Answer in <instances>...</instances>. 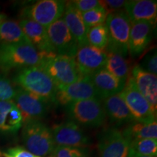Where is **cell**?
I'll use <instances>...</instances> for the list:
<instances>
[{
  "label": "cell",
  "instance_id": "31",
  "mask_svg": "<svg viewBox=\"0 0 157 157\" xmlns=\"http://www.w3.org/2000/svg\"><path fill=\"white\" fill-rule=\"evenodd\" d=\"M1 157H42L35 155L23 146H14L0 151Z\"/></svg>",
  "mask_w": 157,
  "mask_h": 157
},
{
  "label": "cell",
  "instance_id": "23",
  "mask_svg": "<svg viewBox=\"0 0 157 157\" xmlns=\"http://www.w3.org/2000/svg\"><path fill=\"white\" fill-rule=\"evenodd\" d=\"M121 131L129 143L137 139H157V122L156 121L149 123L132 121Z\"/></svg>",
  "mask_w": 157,
  "mask_h": 157
},
{
  "label": "cell",
  "instance_id": "24",
  "mask_svg": "<svg viewBox=\"0 0 157 157\" xmlns=\"http://www.w3.org/2000/svg\"><path fill=\"white\" fill-rule=\"evenodd\" d=\"M18 42H29L23 34L18 21L5 20L0 23V44Z\"/></svg>",
  "mask_w": 157,
  "mask_h": 157
},
{
  "label": "cell",
  "instance_id": "16",
  "mask_svg": "<svg viewBox=\"0 0 157 157\" xmlns=\"http://www.w3.org/2000/svg\"><path fill=\"white\" fill-rule=\"evenodd\" d=\"M18 23L25 37L39 54L56 53L44 27L29 19L21 18Z\"/></svg>",
  "mask_w": 157,
  "mask_h": 157
},
{
  "label": "cell",
  "instance_id": "3",
  "mask_svg": "<svg viewBox=\"0 0 157 157\" xmlns=\"http://www.w3.org/2000/svg\"><path fill=\"white\" fill-rule=\"evenodd\" d=\"M40 56L39 66L52 78L57 87L68 85L83 77L73 57L56 53Z\"/></svg>",
  "mask_w": 157,
  "mask_h": 157
},
{
  "label": "cell",
  "instance_id": "4",
  "mask_svg": "<svg viewBox=\"0 0 157 157\" xmlns=\"http://www.w3.org/2000/svg\"><path fill=\"white\" fill-rule=\"evenodd\" d=\"M21 135L24 148L37 156H51L56 146L51 129L42 121L23 124Z\"/></svg>",
  "mask_w": 157,
  "mask_h": 157
},
{
  "label": "cell",
  "instance_id": "8",
  "mask_svg": "<svg viewBox=\"0 0 157 157\" xmlns=\"http://www.w3.org/2000/svg\"><path fill=\"white\" fill-rule=\"evenodd\" d=\"M66 3L60 0H41L21 10V17L34 21L47 29L62 18Z\"/></svg>",
  "mask_w": 157,
  "mask_h": 157
},
{
  "label": "cell",
  "instance_id": "26",
  "mask_svg": "<svg viewBox=\"0 0 157 157\" xmlns=\"http://www.w3.org/2000/svg\"><path fill=\"white\" fill-rule=\"evenodd\" d=\"M87 38L90 45L100 50H105L109 44V32L105 23L88 29Z\"/></svg>",
  "mask_w": 157,
  "mask_h": 157
},
{
  "label": "cell",
  "instance_id": "32",
  "mask_svg": "<svg viewBox=\"0 0 157 157\" xmlns=\"http://www.w3.org/2000/svg\"><path fill=\"white\" fill-rule=\"evenodd\" d=\"M140 67L149 73L156 75L157 74V54L156 50H153L145 57L143 64Z\"/></svg>",
  "mask_w": 157,
  "mask_h": 157
},
{
  "label": "cell",
  "instance_id": "5",
  "mask_svg": "<svg viewBox=\"0 0 157 157\" xmlns=\"http://www.w3.org/2000/svg\"><path fill=\"white\" fill-rule=\"evenodd\" d=\"M105 25L109 32V44L105 51L123 57L128 54V43L131 21L124 10L109 12Z\"/></svg>",
  "mask_w": 157,
  "mask_h": 157
},
{
  "label": "cell",
  "instance_id": "25",
  "mask_svg": "<svg viewBox=\"0 0 157 157\" xmlns=\"http://www.w3.org/2000/svg\"><path fill=\"white\" fill-rule=\"evenodd\" d=\"M104 69L125 82L130 75V68L126 59L121 55L114 52H107Z\"/></svg>",
  "mask_w": 157,
  "mask_h": 157
},
{
  "label": "cell",
  "instance_id": "18",
  "mask_svg": "<svg viewBox=\"0 0 157 157\" xmlns=\"http://www.w3.org/2000/svg\"><path fill=\"white\" fill-rule=\"evenodd\" d=\"M89 78L97 92L98 98L101 101L120 93L126 83L104 68L89 76Z\"/></svg>",
  "mask_w": 157,
  "mask_h": 157
},
{
  "label": "cell",
  "instance_id": "10",
  "mask_svg": "<svg viewBox=\"0 0 157 157\" xmlns=\"http://www.w3.org/2000/svg\"><path fill=\"white\" fill-rule=\"evenodd\" d=\"M50 129L56 146L87 148L92 144L91 138L72 120L56 124Z\"/></svg>",
  "mask_w": 157,
  "mask_h": 157
},
{
  "label": "cell",
  "instance_id": "17",
  "mask_svg": "<svg viewBox=\"0 0 157 157\" xmlns=\"http://www.w3.org/2000/svg\"><path fill=\"white\" fill-rule=\"evenodd\" d=\"M131 76L136 87L155 111H157V76L146 71L139 64L133 66Z\"/></svg>",
  "mask_w": 157,
  "mask_h": 157
},
{
  "label": "cell",
  "instance_id": "27",
  "mask_svg": "<svg viewBox=\"0 0 157 157\" xmlns=\"http://www.w3.org/2000/svg\"><path fill=\"white\" fill-rule=\"evenodd\" d=\"M129 148L137 154L157 157V139L143 138L131 141Z\"/></svg>",
  "mask_w": 157,
  "mask_h": 157
},
{
  "label": "cell",
  "instance_id": "2",
  "mask_svg": "<svg viewBox=\"0 0 157 157\" xmlns=\"http://www.w3.org/2000/svg\"><path fill=\"white\" fill-rule=\"evenodd\" d=\"M40 60V54L31 43L0 44V71L4 74L39 66Z\"/></svg>",
  "mask_w": 157,
  "mask_h": 157
},
{
  "label": "cell",
  "instance_id": "6",
  "mask_svg": "<svg viewBox=\"0 0 157 157\" xmlns=\"http://www.w3.org/2000/svg\"><path fill=\"white\" fill-rule=\"evenodd\" d=\"M66 107L71 120L75 121L79 126L98 128L106 122L107 117L103 104L98 98L76 101Z\"/></svg>",
  "mask_w": 157,
  "mask_h": 157
},
{
  "label": "cell",
  "instance_id": "7",
  "mask_svg": "<svg viewBox=\"0 0 157 157\" xmlns=\"http://www.w3.org/2000/svg\"><path fill=\"white\" fill-rule=\"evenodd\" d=\"M119 95L127 105L135 121L149 123L156 121V111L153 109L148 101L138 91L131 74Z\"/></svg>",
  "mask_w": 157,
  "mask_h": 157
},
{
  "label": "cell",
  "instance_id": "13",
  "mask_svg": "<svg viewBox=\"0 0 157 157\" xmlns=\"http://www.w3.org/2000/svg\"><path fill=\"white\" fill-rule=\"evenodd\" d=\"M99 157H127L129 142L117 127L104 130L98 141Z\"/></svg>",
  "mask_w": 157,
  "mask_h": 157
},
{
  "label": "cell",
  "instance_id": "12",
  "mask_svg": "<svg viewBox=\"0 0 157 157\" xmlns=\"http://www.w3.org/2000/svg\"><path fill=\"white\" fill-rule=\"evenodd\" d=\"M46 29L56 53L74 58L78 48V43L63 18L58 20Z\"/></svg>",
  "mask_w": 157,
  "mask_h": 157
},
{
  "label": "cell",
  "instance_id": "20",
  "mask_svg": "<svg viewBox=\"0 0 157 157\" xmlns=\"http://www.w3.org/2000/svg\"><path fill=\"white\" fill-rule=\"evenodd\" d=\"M103 101V107L107 119L114 126L119 127L135 121L119 94L105 98Z\"/></svg>",
  "mask_w": 157,
  "mask_h": 157
},
{
  "label": "cell",
  "instance_id": "1",
  "mask_svg": "<svg viewBox=\"0 0 157 157\" xmlns=\"http://www.w3.org/2000/svg\"><path fill=\"white\" fill-rule=\"evenodd\" d=\"M13 78L17 87L50 103L55 102L58 87L52 78L39 66L17 70Z\"/></svg>",
  "mask_w": 157,
  "mask_h": 157
},
{
  "label": "cell",
  "instance_id": "33",
  "mask_svg": "<svg viewBox=\"0 0 157 157\" xmlns=\"http://www.w3.org/2000/svg\"><path fill=\"white\" fill-rule=\"evenodd\" d=\"M71 2L74 7L81 13L91 10L101 5V1L98 0H74Z\"/></svg>",
  "mask_w": 157,
  "mask_h": 157
},
{
  "label": "cell",
  "instance_id": "14",
  "mask_svg": "<svg viewBox=\"0 0 157 157\" xmlns=\"http://www.w3.org/2000/svg\"><path fill=\"white\" fill-rule=\"evenodd\" d=\"M107 52L87 44L78 48L74 56L82 76H90L105 67Z\"/></svg>",
  "mask_w": 157,
  "mask_h": 157
},
{
  "label": "cell",
  "instance_id": "30",
  "mask_svg": "<svg viewBox=\"0 0 157 157\" xmlns=\"http://www.w3.org/2000/svg\"><path fill=\"white\" fill-rule=\"evenodd\" d=\"M16 92L10 80L0 74V101H11L13 99Z\"/></svg>",
  "mask_w": 157,
  "mask_h": 157
},
{
  "label": "cell",
  "instance_id": "9",
  "mask_svg": "<svg viewBox=\"0 0 157 157\" xmlns=\"http://www.w3.org/2000/svg\"><path fill=\"white\" fill-rule=\"evenodd\" d=\"M13 101L22 114L23 124L31 121H41L48 114L52 103L20 87H16Z\"/></svg>",
  "mask_w": 157,
  "mask_h": 157
},
{
  "label": "cell",
  "instance_id": "22",
  "mask_svg": "<svg viewBox=\"0 0 157 157\" xmlns=\"http://www.w3.org/2000/svg\"><path fill=\"white\" fill-rule=\"evenodd\" d=\"M62 18L77 42L78 48L89 44L87 38V29L82 20V13L74 7L71 2H67L66 3Z\"/></svg>",
  "mask_w": 157,
  "mask_h": 157
},
{
  "label": "cell",
  "instance_id": "28",
  "mask_svg": "<svg viewBox=\"0 0 157 157\" xmlns=\"http://www.w3.org/2000/svg\"><path fill=\"white\" fill-rule=\"evenodd\" d=\"M109 12L105 8L101 1V5L91 10L82 13V20L87 30L92 27L104 24Z\"/></svg>",
  "mask_w": 157,
  "mask_h": 157
},
{
  "label": "cell",
  "instance_id": "29",
  "mask_svg": "<svg viewBox=\"0 0 157 157\" xmlns=\"http://www.w3.org/2000/svg\"><path fill=\"white\" fill-rule=\"evenodd\" d=\"M50 157H90L87 148L56 146Z\"/></svg>",
  "mask_w": 157,
  "mask_h": 157
},
{
  "label": "cell",
  "instance_id": "21",
  "mask_svg": "<svg viewBox=\"0 0 157 157\" xmlns=\"http://www.w3.org/2000/svg\"><path fill=\"white\" fill-rule=\"evenodd\" d=\"M124 11L132 21H148L155 25L157 18V3L154 0L126 1Z\"/></svg>",
  "mask_w": 157,
  "mask_h": 157
},
{
  "label": "cell",
  "instance_id": "37",
  "mask_svg": "<svg viewBox=\"0 0 157 157\" xmlns=\"http://www.w3.org/2000/svg\"><path fill=\"white\" fill-rule=\"evenodd\" d=\"M0 157H1V156H0Z\"/></svg>",
  "mask_w": 157,
  "mask_h": 157
},
{
  "label": "cell",
  "instance_id": "11",
  "mask_svg": "<svg viewBox=\"0 0 157 157\" xmlns=\"http://www.w3.org/2000/svg\"><path fill=\"white\" fill-rule=\"evenodd\" d=\"M98 98V94L89 76H83L77 82L63 87H58L55 97V103L68 105L74 102Z\"/></svg>",
  "mask_w": 157,
  "mask_h": 157
},
{
  "label": "cell",
  "instance_id": "15",
  "mask_svg": "<svg viewBox=\"0 0 157 157\" xmlns=\"http://www.w3.org/2000/svg\"><path fill=\"white\" fill-rule=\"evenodd\" d=\"M154 25L148 21H132L129 31L128 53L132 58L139 56L148 48L152 40Z\"/></svg>",
  "mask_w": 157,
  "mask_h": 157
},
{
  "label": "cell",
  "instance_id": "35",
  "mask_svg": "<svg viewBox=\"0 0 157 157\" xmlns=\"http://www.w3.org/2000/svg\"><path fill=\"white\" fill-rule=\"evenodd\" d=\"M127 157H151V156H143V155L137 154L135 152L131 150V149L129 148V151H128V154H127Z\"/></svg>",
  "mask_w": 157,
  "mask_h": 157
},
{
  "label": "cell",
  "instance_id": "19",
  "mask_svg": "<svg viewBox=\"0 0 157 157\" xmlns=\"http://www.w3.org/2000/svg\"><path fill=\"white\" fill-rule=\"evenodd\" d=\"M23 117L13 100L0 101V133L13 135L22 128Z\"/></svg>",
  "mask_w": 157,
  "mask_h": 157
},
{
  "label": "cell",
  "instance_id": "34",
  "mask_svg": "<svg viewBox=\"0 0 157 157\" xmlns=\"http://www.w3.org/2000/svg\"><path fill=\"white\" fill-rule=\"evenodd\" d=\"M102 3L108 12H113L120 10L122 7H124L126 1L124 0H106V1H102Z\"/></svg>",
  "mask_w": 157,
  "mask_h": 157
},
{
  "label": "cell",
  "instance_id": "36",
  "mask_svg": "<svg viewBox=\"0 0 157 157\" xmlns=\"http://www.w3.org/2000/svg\"><path fill=\"white\" fill-rule=\"evenodd\" d=\"M6 19H7V15L5 14H3V13H0V23Z\"/></svg>",
  "mask_w": 157,
  "mask_h": 157
}]
</instances>
